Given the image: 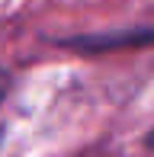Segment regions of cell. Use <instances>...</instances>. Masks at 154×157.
Masks as SVG:
<instances>
[{"label": "cell", "mask_w": 154, "mask_h": 157, "mask_svg": "<svg viewBox=\"0 0 154 157\" xmlns=\"http://www.w3.org/2000/svg\"><path fill=\"white\" fill-rule=\"evenodd\" d=\"M154 42V32H125V35H87V39H64L61 45H71V48H80V52H106V48H119V45H148Z\"/></svg>", "instance_id": "cell-1"}, {"label": "cell", "mask_w": 154, "mask_h": 157, "mask_svg": "<svg viewBox=\"0 0 154 157\" xmlns=\"http://www.w3.org/2000/svg\"><path fill=\"white\" fill-rule=\"evenodd\" d=\"M148 144H154V132H151V135H148Z\"/></svg>", "instance_id": "cell-2"}]
</instances>
